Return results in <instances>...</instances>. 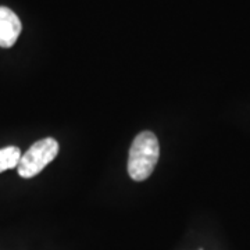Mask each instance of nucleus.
<instances>
[{"instance_id": "20e7f679", "label": "nucleus", "mask_w": 250, "mask_h": 250, "mask_svg": "<svg viewBox=\"0 0 250 250\" xmlns=\"http://www.w3.org/2000/svg\"><path fill=\"white\" fill-rule=\"evenodd\" d=\"M21 159V150L17 146H7L0 149V172L17 168Z\"/></svg>"}, {"instance_id": "f03ea898", "label": "nucleus", "mask_w": 250, "mask_h": 250, "mask_svg": "<svg viewBox=\"0 0 250 250\" xmlns=\"http://www.w3.org/2000/svg\"><path fill=\"white\" fill-rule=\"evenodd\" d=\"M59 154V143L53 138H45L35 142L27 152L21 154L18 174L22 178H32L50 164Z\"/></svg>"}, {"instance_id": "7ed1b4c3", "label": "nucleus", "mask_w": 250, "mask_h": 250, "mask_svg": "<svg viewBox=\"0 0 250 250\" xmlns=\"http://www.w3.org/2000/svg\"><path fill=\"white\" fill-rule=\"evenodd\" d=\"M21 21L9 7H0V47H11L21 34Z\"/></svg>"}, {"instance_id": "f257e3e1", "label": "nucleus", "mask_w": 250, "mask_h": 250, "mask_svg": "<svg viewBox=\"0 0 250 250\" xmlns=\"http://www.w3.org/2000/svg\"><path fill=\"white\" fill-rule=\"evenodd\" d=\"M160 157V145L157 136L150 131L136 135L128 157V174L134 181L147 179L156 168Z\"/></svg>"}]
</instances>
